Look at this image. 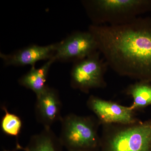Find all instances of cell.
<instances>
[{
    "label": "cell",
    "mask_w": 151,
    "mask_h": 151,
    "mask_svg": "<svg viewBox=\"0 0 151 151\" xmlns=\"http://www.w3.org/2000/svg\"><path fill=\"white\" fill-rule=\"evenodd\" d=\"M98 51L118 75L151 83V17L126 24L89 26Z\"/></svg>",
    "instance_id": "6da1fadb"
},
{
    "label": "cell",
    "mask_w": 151,
    "mask_h": 151,
    "mask_svg": "<svg viewBox=\"0 0 151 151\" xmlns=\"http://www.w3.org/2000/svg\"><path fill=\"white\" fill-rule=\"evenodd\" d=\"M82 4L96 25L126 24L151 11V0H88Z\"/></svg>",
    "instance_id": "7a4b0ae2"
},
{
    "label": "cell",
    "mask_w": 151,
    "mask_h": 151,
    "mask_svg": "<svg viewBox=\"0 0 151 151\" xmlns=\"http://www.w3.org/2000/svg\"><path fill=\"white\" fill-rule=\"evenodd\" d=\"M100 151H151V119L102 126Z\"/></svg>",
    "instance_id": "3957f363"
},
{
    "label": "cell",
    "mask_w": 151,
    "mask_h": 151,
    "mask_svg": "<svg viewBox=\"0 0 151 151\" xmlns=\"http://www.w3.org/2000/svg\"><path fill=\"white\" fill-rule=\"evenodd\" d=\"M59 137L68 151H97L100 150L101 137L98 134L100 124L92 116L68 114L63 117Z\"/></svg>",
    "instance_id": "277c9868"
},
{
    "label": "cell",
    "mask_w": 151,
    "mask_h": 151,
    "mask_svg": "<svg viewBox=\"0 0 151 151\" xmlns=\"http://www.w3.org/2000/svg\"><path fill=\"white\" fill-rule=\"evenodd\" d=\"M101 55L98 50L74 62L70 72V85L73 89L86 94L91 89L107 86L105 75L108 65Z\"/></svg>",
    "instance_id": "5b68a950"
},
{
    "label": "cell",
    "mask_w": 151,
    "mask_h": 151,
    "mask_svg": "<svg viewBox=\"0 0 151 151\" xmlns=\"http://www.w3.org/2000/svg\"><path fill=\"white\" fill-rule=\"evenodd\" d=\"M98 50L97 42L90 32L76 31L58 42L53 58L55 61L75 62Z\"/></svg>",
    "instance_id": "8992f818"
},
{
    "label": "cell",
    "mask_w": 151,
    "mask_h": 151,
    "mask_svg": "<svg viewBox=\"0 0 151 151\" xmlns=\"http://www.w3.org/2000/svg\"><path fill=\"white\" fill-rule=\"evenodd\" d=\"M86 105L95 114L102 126L110 124L128 125L139 121L135 116V111L130 106H124L94 95L89 96Z\"/></svg>",
    "instance_id": "52a82bcc"
},
{
    "label": "cell",
    "mask_w": 151,
    "mask_h": 151,
    "mask_svg": "<svg viewBox=\"0 0 151 151\" xmlns=\"http://www.w3.org/2000/svg\"><path fill=\"white\" fill-rule=\"evenodd\" d=\"M36 98L35 118L39 124L44 127H51L55 122H60L62 105L56 89L47 86Z\"/></svg>",
    "instance_id": "ba28073f"
},
{
    "label": "cell",
    "mask_w": 151,
    "mask_h": 151,
    "mask_svg": "<svg viewBox=\"0 0 151 151\" xmlns=\"http://www.w3.org/2000/svg\"><path fill=\"white\" fill-rule=\"evenodd\" d=\"M58 43L46 46L33 45L21 49L9 54L1 52L0 56L5 65L35 66L38 61L49 60L54 56Z\"/></svg>",
    "instance_id": "9c48e42d"
},
{
    "label": "cell",
    "mask_w": 151,
    "mask_h": 151,
    "mask_svg": "<svg viewBox=\"0 0 151 151\" xmlns=\"http://www.w3.org/2000/svg\"><path fill=\"white\" fill-rule=\"evenodd\" d=\"M63 146L59 137L50 127H44L42 131L32 136L25 147L17 143V150L24 151H63Z\"/></svg>",
    "instance_id": "30bf717a"
},
{
    "label": "cell",
    "mask_w": 151,
    "mask_h": 151,
    "mask_svg": "<svg viewBox=\"0 0 151 151\" xmlns=\"http://www.w3.org/2000/svg\"><path fill=\"white\" fill-rule=\"evenodd\" d=\"M55 61L53 57L39 68H36L35 66H32L27 73L19 78V84L32 90L36 96L39 95L47 86L46 82L49 70L52 63Z\"/></svg>",
    "instance_id": "8fae6325"
},
{
    "label": "cell",
    "mask_w": 151,
    "mask_h": 151,
    "mask_svg": "<svg viewBox=\"0 0 151 151\" xmlns=\"http://www.w3.org/2000/svg\"><path fill=\"white\" fill-rule=\"evenodd\" d=\"M125 93L133 98L130 108L133 111L140 110L151 105V83L138 81L130 84L125 89Z\"/></svg>",
    "instance_id": "7c38bea8"
},
{
    "label": "cell",
    "mask_w": 151,
    "mask_h": 151,
    "mask_svg": "<svg viewBox=\"0 0 151 151\" xmlns=\"http://www.w3.org/2000/svg\"><path fill=\"white\" fill-rule=\"evenodd\" d=\"M2 108L5 112L1 121L2 131L9 136L17 137L22 127L21 119L15 114L9 113L5 106H3Z\"/></svg>",
    "instance_id": "4fadbf2b"
},
{
    "label": "cell",
    "mask_w": 151,
    "mask_h": 151,
    "mask_svg": "<svg viewBox=\"0 0 151 151\" xmlns=\"http://www.w3.org/2000/svg\"></svg>",
    "instance_id": "5bb4252c"
}]
</instances>
